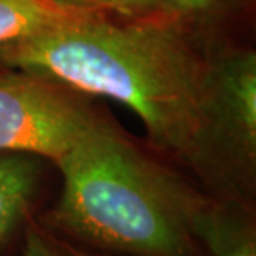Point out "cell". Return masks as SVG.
Returning <instances> with one entry per match:
<instances>
[{"instance_id": "2", "label": "cell", "mask_w": 256, "mask_h": 256, "mask_svg": "<svg viewBox=\"0 0 256 256\" xmlns=\"http://www.w3.org/2000/svg\"><path fill=\"white\" fill-rule=\"evenodd\" d=\"M55 166L62 190L37 216L54 236L114 256H204L193 222L210 194L104 115Z\"/></svg>"}, {"instance_id": "11", "label": "cell", "mask_w": 256, "mask_h": 256, "mask_svg": "<svg viewBox=\"0 0 256 256\" xmlns=\"http://www.w3.org/2000/svg\"><path fill=\"white\" fill-rule=\"evenodd\" d=\"M60 240V238H58ZM64 244H65V248L68 250V253L72 256H114V254H105V253H96V252H90V250H84V248H78V246H75V244H72V243H66L64 242V240H60Z\"/></svg>"}, {"instance_id": "3", "label": "cell", "mask_w": 256, "mask_h": 256, "mask_svg": "<svg viewBox=\"0 0 256 256\" xmlns=\"http://www.w3.org/2000/svg\"><path fill=\"white\" fill-rule=\"evenodd\" d=\"M206 193L254 204L256 54L236 50L208 60L204 88Z\"/></svg>"}, {"instance_id": "4", "label": "cell", "mask_w": 256, "mask_h": 256, "mask_svg": "<svg viewBox=\"0 0 256 256\" xmlns=\"http://www.w3.org/2000/svg\"><path fill=\"white\" fill-rule=\"evenodd\" d=\"M96 114L82 94L65 85L0 68V153H24L55 165Z\"/></svg>"}, {"instance_id": "7", "label": "cell", "mask_w": 256, "mask_h": 256, "mask_svg": "<svg viewBox=\"0 0 256 256\" xmlns=\"http://www.w3.org/2000/svg\"><path fill=\"white\" fill-rule=\"evenodd\" d=\"M68 14L72 10L52 0H0V47L28 37Z\"/></svg>"}, {"instance_id": "1", "label": "cell", "mask_w": 256, "mask_h": 256, "mask_svg": "<svg viewBox=\"0 0 256 256\" xmlns=\"http://www.w3.org/2000/svg\"><path fill=\"white\" fill-rule=\"evenodd\" d=\"M0 66L42 75L78 94L125 105L145 125L153 146L206 188L208 60L170 15L122 24L102 14L72 12L2 45Z\"/></svg>"}, {"instance_id": "12", "label": "cell", "mask_w": 256, "mask_h": 256, "mask_svg": "<svg viewBox=\"0 0 256 256\" xmlns=\"http://www.w3.org/2000/svg\"><path fill=\"white\" fill-rule=\"evenodd\" d=\"M52 2H54V0H52Z\"/></svg>"}, {"instance_id": "10", "label": "cell", "mask_w": 256, "mask_h": 256, "mask_svg": "<svg viewBox=\"0 0 256 256\" xmlns=\"http://www.w3.org/2000/svg\"><path fill=\"white\" fill-rule=\"evenodd\" d=\"M216 0H160V8L163 14L170 15H192L206 10Z\"/></svg>"}, {"instance_id": "9", "label": "cell", "mask_w": 256, "mask_h": 256, "mask_svg": "<svg viewBox=\"0 0 256 256\" xmlns=\"http://www.w3.org/2000/svg\"><path fill=\"white\" fill-rule=\"evenodd\" d=\"M22 256H72L57 236L48 233L37 218L28 224L22 236Z\"/></svg>"}, {"instance_id": "8", "label": "cell", "mask_w": 256, "mask_h": 256, "mask_svg": "<svg viewBox=\"0 0 256 256\" xmlns=\"http://www.w3.org/2000/svg\"><path fill=\"white\" fill-rule=\"evenodd\" d=\"M54 4L72 12H114L124 17H142L143 14L160 8V0H54Z\"/></svg>"}, {"instance_id": "5", "label": "cell", "mask_w": 256, "mask_h": 256, "mask_svg": "<svg viewBox=\"0 0 256 256\" xmlns=\"http://www.w3.org/2000/svg\"><path fill=\"white\" fill-rule=\"evenodd\" d=\"M45 160L24 153H0V256L22 240L37 218Z\"/></svg>"}, {"instance_id": "6", "label": "cell", "mask_w": 256, "mask_h": 256, "mask_svg": "<svg viewBox=\"0 0 256 256\" xmlns=\"http://www.w3.org/2000/svg\"><path fill=\"white\" fill-rule=\"evenodd\" d=\"M204 256H256L254 204L210 194L193 222Z\"/></svg>"}]
</instances>
